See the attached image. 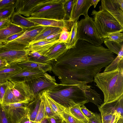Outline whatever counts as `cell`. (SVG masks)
Returning a JSON list of instances; mask_svg holds the SVG:
<instances>
[{
	"label": "cell",
	"instance_id": "6da1fadb",
	"mask_svg": "<svg viewBox=\"0 0 123 123\" xmlns=\"http://www.w3.org/2000/svg\"><path fill=\"white\" fill-rule=\"evenodd\" d=\"M114 53L101 45L78 40L75 46L51 61V71L63 85L87 84L115 59Z\"/></svg>",
	"mask_w": 123,
	"mask_h": 123
},
{
	"label": "cell",
	"instance_id": "7a4b0ae2",
	"mask_svg": "<svg viewBox=\"0 0 123 123\" xmlns=\"http://www.w3.org/2000/svg\"><path fill=\"white\" fill-rule=\"evenodd\" d=\"M123 62L116 69L98 72L94 81L103 92L104 103H108L118 99L123 95Z\"/></svg>",
	"mask_w": 123,
	"mask_h": 123
},
{
	"label": "cell",
	"instance_id": "3957f363",
	"mask_svg": "<svg viewBox=\"0 0 123 123\" xmlns=\"http://www.w3.org/2000/svg\"><path fill=\"white\" fill-rule=\"evenodd\" d=\"M87 84L75 85L58 84L46 91L55 101L65 108L69 109L76 105L81 106L88 102L85 94Z\"/></svg>",
	"mask_w": 123,
	"mask_h": 123
},
{
	"label": "cell",
	"instance_id": "277c9868",
	"mask_svg": "<svg viewBox=\"0 0 123 123\" xmlns=\"http://www.w3.org/2000/svg\"><path fill=\"white\" fill-rule=\"evenodd\" d=\"M64 0H45L32 11L29 17L64 20L63 7Z\"/></svg>",
	"mask_w": 123,
	"mask_h": 123
},
{
	"label": "cell",
	"instance_id": "5b68a950",
	"mask_svg": "<svg viewBox=\"0 0 123 123\" xmlns=\"http://www.w3.org/2000/svg\"><path fill=\"white\" fill-rule=\"evenodd\" d=\"M94 23L101 37L104 39L109 32L120 31L122 32L123 27L108 12L100 8L98 11H92Z\"/></svg>",
	"mask_w": 123,
	"mask_h": 123
},
{
	"label": "cell",
	"instance_id": "8992f818",
	"mask_svg": "<svg viewBox=\"0 0 123 123\" xmlns=\"http://www.w3.org/2000/svg\"><path fill=\"white\" fill-rule=\"evenodd\" d=\"M77 30L78 40L95 45L102 44L104 39L97 31L93 19L88 15L78 21Z\"/></svg>",
	"mask_w": 123,
	"mask_h": 123
},
{
	"label": "cell",
	"instance_id": "52a82bcc",
	"mask_svg": "<svg viewBox=\"0 0 123 123\" xmlns=\"http://www.w3.org/2000/svg\"><path fill=\"white\" fill-rule=\"evenodd\" d=\"M56 82L55 76L45 72L43 75L26 82L35 98L43 91L47 90L57 85Z\"/></svg>",
	"mask_w": 123,
	"mask_h": 123
},
{
	"label": "cell",
	"instance_id": "ba28073f",
	"mask_svg": "<svg viewBox=\"0 0 123 123\" xmlns=\"http://www.w3.org/2000/svg\"><path fill=\"white\" fill-rule=\"evenodd\" d=\"M8 86L16 102L27 100L31 102L35 99L33 93L26 82L9 81Z\"/></svg>",
	"mask_w": 123,
	"mask_h": 123
},
{
	"label": "cell",
	"instance_id": "9c48e42d",
	"mask_svg": "<svg viewBox=\"0 0 123 123\" xmlns=\"http://www.w3.org/2000/svg\"><path fill=\"white\" fill-rule=\"evenodd\" d=\"M29 52L26 49L17 50L5 47H0V58L9 65L17 64L28 60Z\"/></svg>",
	"mask_w": 123,
	"mask_h": 123
},
{
	"label": "cell",
	"instance_id": "30bf717a",
	"mask_svg": "<svg viewBox=\"0 0 123 123\" xmlns=\"http://www.w3.org/2000/svg\"><path fill=\"white\" fill-rule=\"evenodd\" d=\"M99 8L110 13L123 27V0H102Z\"/></svg>",
	"mask_w": 123,
	"mask_h": 123
},
{
	"label": "cell",
	"instance_id": "8fae6325",
	"mask_svg": "<svg viewBox=\"0 0 123 123\" xmlns=\"http://www.w3.org/2000/svg\"><path fill=\"white\" fill-rule=\"evenodd\" d=\"M92 5L91 0H74L70 18L67 21L73 24L78 21L80 15L86 17L88 9Z\"/></svg>",
	"mask_w": 123,
	"mask_h": 123
},
{
	"label": "cell",
	"instance_id": "7c38bea8",
	"mask_svg": "<svg viewBox=\"0 0 123 123\" xmlns=\"http://www.w3.org/2000/svg\"><path fill=\"white\" fill-rule=\"evenodd\" d=\"M45 0H18L15 12L27 17H30L33 10Z\"/></svg>",
	"mask_w": 123,
	"mask_h": 123
},
{
	"label": "cell",
	"instance_id": "4fadbf2b",
	"mask_svg": "<svg viewBox=\"0 0 123 123\" xmlns=\"http://www.w3.org/2000/svg\"><path fill=\"white\" fill-rule=\"evenodd\" d=\"M45 73L40 70H25L21 71L10 77L8 80L14 82H26L43 75Z\"/></svg>",
	"mask_w": 123,
	"mask_h": 123
},
{
	"label": "cell",
	"instance_id": "5bb4252c",
	"mask_svg": "<svg viewBox=\"0 0 123 123\" xmlns=\"http://www.w3.org/2000/svg\"><path fill=\"white\" fill-rule=\"evenodd\" d=\"M58 42H59L58 40L30 43L25 49L29 52H37L44 56L55 44Z\"/></svg>",
	"mask_w": 123,
	"mask_h": 123
},
{
	"label": "cell",
	"instance_id": "9a60e30c",
	"mask_svg": "<svg viewBox=\"0 0 123 123\" xmlns=\"http://www.w3.org/2000/svg\"><path fill=\"white\" fill-rule=\"evenodd\" d=\"M30 21L38 25L45 26L58 27L62 29H68L66 21L64 20H58L49 19L26 18Z\"/></svg>",
	"mask_w": 123,
	"mask_h": 123
},
{
	"label": "cell",
	"instance_id": "2e32d148",
	"mask_svg": "<svg viewBox=\"0 0 123 123\" xmlns=\"http://www.w3.org/2000/svg\"><path fill=\"white\" fill-rule=\"evenodd\" d=\"M4 109L12 123H19L23 118L29 115L27 107Z\"/></svg>",
	"mask_w": 123,
	"mask_h": 123
},
{
	"label": "cell",
	"instance_id": "e0dca14e",
	"mask_svg": "<svg viewBox=\"0 0 123 123\" xmlns=\"http://www.w3.org/2000/svg\"><path fill=\"white\" fill-rule=\"evenodd\" d=\"M23 70H40L44 73L51 71L52 66L51 64H43L28 60L21 62L17 64Z\"/></svg>",
	"mask_w": 123,
	"mask_h": 123
},
{
	"label": "cell",
	"instance_id": "ac0fdd59",
	"mask_svg": "<svg viewBox=\"0 0 123 123\" xmlns=\"http://www.w3.org/2000/svg\"><path fill=\"white\" fill-rule=\"evenodd\" d=\"M101 113L102 123H110L113 114L116 110L113 103H104L98 107Z\"/></svg>",
	"mask_w": 123,
	"mask_h": 123
},
{
	"label": "cell",
	"instance_id": "d6986e66",
	"mask_svg": "<svg viewBox=\"0 0 123 123\" xmlns=\"http://www.w3.org/2000/svg\"><path fill=\"white\" fill-rule=\"evenodd\" d=\"M10 19L11 23L23 28L25 31L39 25L15 12H14Z\"/></svg>",
	"mask_w": 123,
	"mask_h": 123
},
{
	"label": "cell",
	"instance_id": "ffe728a7",
	"mask_svg": "<svg viewBox=\"0 0 123 123\" xmlns=\"http://www.w3.org/2000/svg\"><path fill=\"white\" fill-rule=\"evenodd\" d=\"M68 50L66 43L58 42L55 44L44 56L52 61L57 59Z\"/></svg>",
	"mask_w": 123,
	"mask_h": 123
},
{
	"label": "cell",
	"instance_id": "44dd1931",
	"mask_svg": "<svg viewBox=\"0 0 123 123\" xmlns=\"http://www.w3.org/2000/svg\"><path fill=\"white\" fill-rule=\"evenodd\" d=\"M22 68L17 64L10 65L0 70V83L6 82L12 75L21 71Z\"/></svg>",
	"mask_w": 123,
	"mask_h": 123
},
{
	"label": "cell",
	"instance_id": "7402d4cb",
	"mask_svg": "<svg viewBox=\"0 0 123 123\" xmlns=\"http://www.w3.org/2000/svg\"><path fill=\"white\" fill-rule=\"evenodd\" d=\"M25 31L23 28L11 22L9 26L0 30V42L4 44L6 39L11 36Z\"/></svg>",
	"mask_w": 123,
	"mask_h": 123
},
{
	"label": "cell",
	"instance_id": "603a6c76",
	"mask_svg": "<svg viewBox=\"0 0 123 123\" xmlns=\"http://www.w3.org/2000/svg\"><path fill=\"white\" fill-rule=\"evenodd\" d=\"M41 100V93L33 101L30 102L27 105L29 118L30 120L34 122L38 111Z\"/></svg>",
	"mask_w": 123,
	"mask_h": 123
},
{
	"label": "cell",
	"instance_id": "cb8c5ba5",
	"mask_svg": "<svg viewBox=\"0 0 123 123\" xmlns=\"http://www.w3.org/2000/svg\"><path fill=\"white\" fill-rule=\"evenodd\" d=\"M90 86L88 85L86 89L85 94L88 102H92L99 107L104 103L100 95L94 89H92Z\"/></svg>",
	"mask_w": 123,
	"mask_h": 123
},
{
	"label": "cell",
	"instance_id": "d4e9b609",
	"mask_svg": "<svg viewBox=\"0 0 123 123\" xmlns=\"http://www.w3.org/2000/svg\"><path fill=\"white\" fill-rule=\"evenodd\" d=\"M78 21H75L72 25L69 38L66 43L68 49L74 47L78 40L77 33Z\"/></svg>",
	"mask_w": 123,
	"mask_h": 123
},
{
	"label": "cell",
	"instance_id": "484cf974",
	"mask_svg": "<svg viewBox=\"0 0 123 123\" xmlns=\"http://www.w3.org/2000/svg\"><path fill=\"white\" fill-rule=\"evenodd\" d=\"M62 29L58 27L45 26L42 31L30 43L37 42L50 35L61 32Z\"/></svg>",
	"mask_w": 123,
	"mask_h": 123
},
{
	"label": "cell",
	"instance_id": "4316f807",
	"mask_svg": "<svg viewBox=\"0 0 123 123\" xmlns=\"http://www.w3.org/2000/svg\"><path fill=\"white\" fill-rule=\"evenodd\" d=\"M28 61L38 63L51 64V61L37 52H30L28 56Z\"/></svg>",
	"mask_w": 123,
	"mask_h": 123
},
{
	"label": "cell",
	"instance_id": "83f0119b",
	"mask_svg": "<svg viewBox=\"0 0 123 123\" xmlns=\"http://www.w3.org/2000/svg\"><path fill=\"white\" fill-rule=\"evenodd\" d=\"M44 93L49 104L53 112L55 114L61 115L65 108L55 101L47 93L46 91Z\"/></svg>",
	"mask_w": 123,
	"mask_h": 123
},
{
	"label": "cell",
	"instance_id": "f1b7e54d",
	"mask_svg": "<svg viewBox=\"0 0 123 123\" xmlns=\"http://www.w3.org/2000/svg\"><path fill=\"white\" fill-rule=\"evenodd\" d=\"M123 48L119 52L117 56L111 62L105 67L104 72L113 70L117 68L120 64L123 62Z\"/></svg>",
	"mask_w": 123,
	"mask_h": 123
},
{
	"label": "cell",
	"instance_id": "f546056e",
	"mask_svg": "<svg viewBox=\"0 0 123 123\" xmlns=\"http://www.w3.org/2000/svg\"><path fill=\"white\" fill-rule=\"evenodd\" d=\"M80 106L76 105L70 108L69 110L71 114L82 123H87L88 119L83 113Z\"/></svg>",
	"mask_w": 123,
	"mask_h": 123
},
{
	"label": "cell",
	"instance_id": "4dcf8cb0",
	"mask_svg": "<svg viewBox=\"0 0 123 123\" xmlns=\"http://www.w3.org/2000/svg\"><path fill=\"white\" fill-rule=\"evenodd\" d=\"M104 43L111 52L117 55L123 48V42L118 43L108 40L107 38H105Z\"/></svg>",
	"mask_w": 123,
	"mask_h": 123
},
{
	"label": "cell",
	"instance_id": "1f68e13d",
	"mask_svg": "<svg viewBox=\"0 0 123 123\" xmlns=\"http://www.w3.org/2000/svg\"><path fill=\"white\" fill-rule=\"evenodd\" d=\"M107 38L108 40L118 43L123 42V34L120 31L109 32L107 33L105 38Z\"/></svg>",
	"mask_w": 123,
	"mask_h": 123
},
{
	"label": "cell",
	"instance_id": "d6a6232c",
	"mask_svg": "<svg viewBox=\"0 0 123 123\" xmlns=\"http://www.w3.org/2000/svg\"><path fill=\"white\" fill-rule=\"evenodd\" d=\"M61 116L66 123H82L71 114L69 109L65 108Z\"/></svg>",
	"mask_w": 123,
	"mask_h": 123
},
{
	"label": "cell",
	"instance_id": "836d02e7",
	"mask_svg": "<svg viewBox=\"0 0 123 123\" xmlns=\"http://www.w3.org/2000/svg\"><path fill=\"white\" fill-rule=\"evenodd\" d=\"M74 1V0H64L63 3V7L65 13V20L67 21L70 18Z\"/></svg>",
	"mask_w": 123,
	"mask_h": 123
},
{
	"label": "cell",
	"instance_id": "e575fe53",
	"mask_svg": "<svg viewBox=\"0 0 123 123\" xmlns=\"http://www.w3.org/2000/svg\"><path fill=\"white\" fill-rule=\"evenodd\" d=\"M41 99L40 107L34 123H41L44 118H46L45 107L41 96Z\"/></svg>",
	"mask_w": 123,
	"mask_h": 123
},
{
	"label": "cell",
	"instance_id": "d590c367",
	"mask_svg": "<svg viewBox=\"0 0 123 123\" xmlns=\"http://www.w3.org/2000/svg\"><path fill=\"white\" fill-rule=\"evenodd\" d=\"M41 96L45 107L46 118L55 116L56 114L51 110L45 96L44 91L41 93Z\"/></svg>",
	"mask_w": 123,
	"mask_h": 123
},
{
	"label": "cell",
	"instance_id": "8d00e7d4",
	"mask_svg": "<svg viewBox=\"0 0 123 123\" xmlns=\"http://www.w3.org/2000/svg\"><path fill=\"white\" fill-rule=\"evenodd\" d=\"M18 0H0V9L15 8Z\"/></svg>",
	"mask_w": 123,
	"mask_h": 123
},
{
	"label": "cell",
	"instance_id": "74e56055",
	"mask_svg": "<svg viewBox=\"0 0 123 123\" xmlns=\"http://www.w3.org/2000/svg\"><path fill=\"white\" fill-rule=\"evenodd\" d=\"M14 9L13 8L0 9V18H11L14 12Z\"/></svg>",
	"mask_w": 123,
	"mask_h": 123
},
{
	"label": "cell",
	"instance_id": "f35d334b",
	"mask_svg": "<svg viewBox=\"0 0 123 123\" xmlns=\"http://www.w3.org/2000/svg\"><path fill=\"white\" fill-rule=\"evenodd\" d=\"M0 123H12L2 105L0 104Z\"/></svg>",
	"mask_w": 123,
	"mask_h": 123
},
{
	"label": "cell",
	"instance_id": "ab89813d",
	"mask_svg": "<svg viewBox=\"0 0 123 123\" xmlns=\"http://www.w3.org/2000/svg\"><path fill=\"white\" fill-rule=\"evenodd\" d=\"M115 108L117 112L121 116V118H123V95L117 100Z\"/></svg>",
	"mask_w": 123,
	"mask_h": 123
},
{
	"label": "cell",
	"instance_id": "60d3db41",
	"mask_svg": "<svg viewBox=\"0 0 123 123\" xmlns=\"http://www.w3.org/2000/svg\"><path fill=\"white\" fill-rule=\"evenodd\" d=\"M68 30L66 28L62 29L58 40L59 42L66 43L70 34V31H68Z\"/></svg>",
	"mask_w": 123,
	"mask_h": 123
},
{
	"label": "cell",
	"instance_id": "b9f144b4",
	"mask_svg": "<svg viewBox=\"0 0 123 123\" xmlns=\"http://www.w3.org/2000/svg\"><path fill=\"white\" fill-rule=\"evenodd\" d=\"M9 82V81L8 80L5 82L0 83V104L1 105Z\"/></svg>",
	"mask_w": 123,
	"mask_h": 123
},
{
	"label": "cell",
	"instance_id": "7bdbcfd3",
	"mask_svg": "<svg viewBox=\"0 0 123 123\" xmlns=\"http://www.w3.org/2000/svg\"><path fill=\"white\" fill-rule=\"evenodd\" d=\"M87 123H102L101 115L96 113L88 120Z\"/></svg>",
	"mask_w": 123,
	"mask_h": 123
},
{
	"label": "cell",
	"instance_id": "ee69618b",
	"mask_svg": "<svg viewBox=\"0 0 123 123\" xmlns=\"http://www.w3.org/2000/svg\"><path fill=\"white\" fill-rule=\"evenodd\" d=\"M46 118L49 123H61L63 120L61 115L57 114Z\"/></svg>",
	"mask_w": 123,
	"mask_h": 123
},
{
	"label": "cell",
	"instance_id": "f6af8a7d",
	"mask_svg": "<svg viewBox=\"0 0 123 123\" xmlns=\"http://www.w3.org/2000/svg\"><path fill=\"white\" fill-rule=\"evenodd\" d=\"M80 109L83 114L88 120L94 115V113L89 110L84 105L80 106Z\"/></svg>",
	"mask_w": 123,
	"mask_h": 123
},
{
	"label": "cell",
	"instance_id": "bcb514c9",
	"mask_svg": "<svg viewBox=\"0 0 123 123\" xmlns=\"http://www.w3.org/2000/svg\"><path fill=\"white\" fill-rule=\"evenodd\" d=\"M60 33L61 32L54 33L37 42L40 41H49L54 40H58L59 38Z\"/></svg>",
	"mask_w": 123,
	"mask_h": 123
},
{
	"label": "cell",
	"instance_id": "7dc6e473",
	"mask_svg": "<svg viewBox=\"0 0 123 123\" xmlns=\"http://www.w3.org/2000/svg\"><path fill=\"white\" fill-rule=\"evenodd\" d=\"M11 22L10 18L5 19L0 18V30L9 26Z\"/></svg>",
	"mask_w": 123,
	"mask_h": 123
},
{
	"label": "cell",
	"instance_id": "c3c4849f",
	"mask_svg": "<svg viewBox=\"0 0 123 123\" xmlns=\"http://www.w3.org/2000/svg\"><path fill=\"white\" fill-rule=\"evenodd\" d=\"M25 31H23L21 32L14 34L11 36L6 39L4 44L9 42L21 36Z\"/></svg>",
	"mask_w": 123,
	"mask_h": 123
},
{
	"label": "cell",
	"instance_id": "681fc988",
	"mask_svg": "<svg viewBox=\"0 0 123 123\" xmlns=\"http://www.w3.org/2000/svg\"><path fill=\"white\" fill-rule=\"evenodd\" d=\"M120 118H121V116L115 110L113 114L110 123H117Z\"/></svg>",
	"mask_w": 123,
	"mask_h": 123
},
{
	"label": "cell",
	"instance_id": "f907efd6",
	"mask_svg": "<svg viewBox=\"0 0 123 123\" xmlns=\"http://www.w3.org/2000/svg\"><path fill=\"white\" fill-rule=\"evenodd\" d=\"M9 65L5 60L0 58V70Z\"/></svg>",
	"mask_w": 123,
	"mask_h": 123
},
{
	"label": "cell",
	"instance_id": "816d5d0a",
	"mask_svg": "<svg viewBox=\"0 0 123 123\" xmlns=\"http://www.w3.org/2000/svg\"><path fill=\"white\" fill-rule=\"evenodd\" d=\"M19 123H34V122L30 120L28 115L23 118Z\"/></svg>",
	"mask_w": 123,
	"mask_h": 123
},
{
	"label": "cell",
	"instance_id": "f5cc1de1",
	"mask_svg": "<svg viewBox=\"0 0 123 123\" xmlns=\"http://www.w3.org/2000/svg\"><path fill=\"white\" fill-rule=\"evenodd\" d=\"M100 0H91V3L92 5H93L94 7L95 8L98 3Z\"/></svg>",
	"mask_w": 123,
	"mask_h": 123
},
{
	"label": "cell",
	"instance_id": "db71d44e",
	"mask_svg": "<svg viewBox=\"0 0 123 123\" xmlns=\"http://www.w3.org/2000/svg\"><path fill=\"white\" fill-rule=\"evenodd\" d=\"M47 121L46 118H45L44 119L41 123H47Z\"/></svg>",
	"mask_w": 123,
	"mask_h": 123
},
{
	"label": "cell",
	"instance_id": "11a10c76",
	"mask_svg": "<svg viewBox=\"0 0 123 123\" xmlns=\"http://www.w3.org/2000/svg\"><path fill=\"white\" fill-rule=\"evenodd\" d=\"M117 123H123V118H120L118 121Z\"/></svg>",
	"mask_w": 123,
	"mask_h": 123
},
{
	"label": "cell",
	"instance_id": "9f6ffc18",
	"mask_svg": "<svg viewBox=\"0 0 123 123\" xmlns=\"http://www.w3.org/2000/svg\"><path fill=\"white\" fill-rule=\"evenodd\" d=\"M61 123H66L64 120H63Z\"/></svg>",
	"mask_w": 123,
	"mask_h": 123
},
{
	"label": "cell",
	"instance_id": "6f0895ef",
	"mask_svg": "<svg viewBox=\"0 0 123 123\" xmlns=\"http://www.w3.org/2000/svg\"><path fill=\"white\" fill-rule=\"evenodd\" d=\"M3 45V44L0 42V47L2 46Z\"/></svg>",
	"mask_w": 123,
	"mask_h": 123
}]
</instances>
